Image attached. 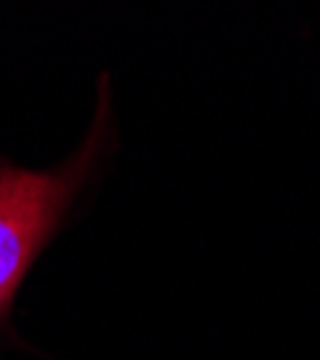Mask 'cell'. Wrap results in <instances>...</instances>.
<instances>
[{
    "label": "cell",
    "instance_id": "6da1fadb",
    "mask_svg": "<svg viewBox=\"0 0 320 360\" xmlns=\"http://www.w3.org/2000/svg\"><path fill=\"white\" fill-rule=\"evenodd\" d=\"M104 133V104L96 130L84 144L78 159L58 173H23L0 170V314L6 311L15 288L44 239L55 228L58 217L90 170Z\"/></svg>",
    "mask_w": 320,
    "mask_h": 360
}]
</instances>
